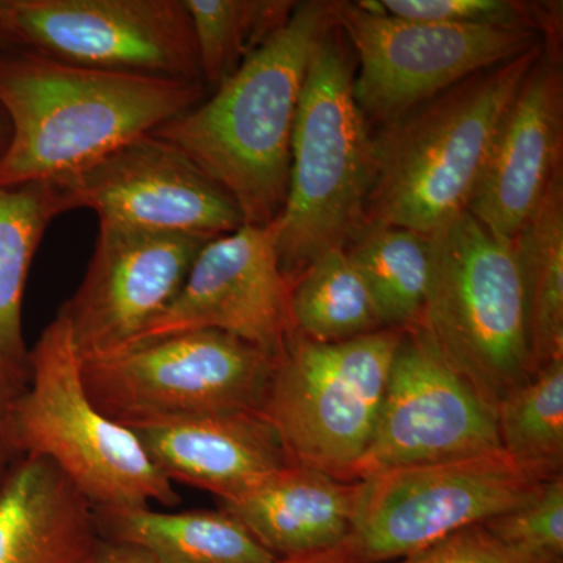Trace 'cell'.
<instances>
[{
    "label": "cell",
    "mask_w": 563,
    "mask_h": 563,
    "mask_svg": "<svg viewBox=\"0 0 563 563\" xmlns=\"http://www.w3.org/2000/svg\"><path fill=\"white\" fill-rule=\"evenodd\" d=\"M0 35L68 65L203 85L184 0H0Z\"/></svg>",
    "instance_id": "obj_11"
},
{
    "label": "cell",
    "mask_w": 563,
    "mask_h": 563,
    "mask_svg": "<svg viewBox=\"0 0 563 563\" xmlns=\"http://www.w3.org/2000/svg\"><path fill=\"white\" fill-rule=\"evenodd\" d=\"M355 58L339 21L313 52L296 114L287 199L277 220L282 273L346 250L366 228L373 129L354 96Z\"/></svg>",
    "instance_id": "obj_4"
},
{
    "label": "cell",
    "mask_w": 563,
    "mask_h": 563,
    "mask_svg": "<svg viewBox=\"0 0 563 563\" xmlns=\"http://www.w3.org/2000/svg\"><path fill=\"white\" fill-rule=\"evenodd\" d=\"M344 251L368 285L384 328H417L431 279L429 235L368 225Z\"/></svg>",
    "instance_id": "obj_23"
},
{
    "label": "cell",
    "mask_w": 563,
    "mask_h": 563,
    "mask_svg": "<svg viewBox=\"0 0 563 563\" xmlns=\"http://www.w3.org/2000/svg\"><path fill=\"white\" fill-rule=\"evenodd\" d=\"M336 21L355 58V101L372 129L542 43L532 29L399 20L357 2H339Z\"/></svg>",
    "instance_id": "obj_10"
},
{
    "label": "cell",
    "mask_w": 563,
    "mask_h": 563,
    "mask_svg": "<svg viewBox=\"0 0 563 563\" xmlns=\"http://www.w3.org/2000/svg\"><path fill=\"white\" fill-rule=\"evenodd\" d=\"M292 328L322 343L346 342L383 331L368 285L344 250H332L307 266L291 287Z\"/></svg>",
    "instance_id": "obj_24"
},
{
    "label": "cell",
    "mask_w": 563,
    "mask_h": 563,
    "mask_svg": "<svg viewBox=\"0 0 563 563\" xmlns=\"http://www.w3.org/2000/svg\"><path fill=\"white\" fill-rule=\"evenodd\" d=\"M358 483L290 462L236 501L220 504L276 559L321 553L350 536Z\"/></svg>",
    "instance_id": "obj_19"
},
{
    "label": "cell",
    "mask_w": 563,
    "mask_h": 563,
    "mask_svg": "<svg viewBox=\"0 0 563 563\" xmlns=\"http://www.w3.org/2000/svg\"><path fill=\"white\" fill-rule=\"evenodd\" d=\"M99 563H158L140 548L107 542Z\"/></svg>",
    "instance_id": "obj_31"
},
{
    "label": "cell",
    "mask_w": 563,
    "mask_h": 563,
    "mask_svg": "<svg viewBox=\"0 0 563 563\" xmlns=\"http://www.w3.org/2000/svg\"><path fill=\"white\" fill-rule=\"evenodd\" d=\"M336 10L325 0L296 3L287 24L209 98L152 132L217 181L244 224H273L284 210L303 81Z\"/></svg>",
    "instance_id": "obj_1"
},
{
    "label": "cell",
    "mask_w": 563,
    "mask_h": 563,
    "mask_svg": "<svg viewBox=\"0 0 563 563\" xmlns=\"http://www.w3.org/2000/svg\"><path fill=\"white\" fill-rule=\"evenodd\" d=\"M404 331L322 343L292 331L274 355L261 413L291 462L351 483L372 442Z\"/></svg>",
    "instance_id": "obj_7"
},
{
    "label": "cell",
    "mask_w": 563,
    "mask_h": 563,
    "mask_svg": "<svg viewBox=\"0 0 563 563\" xmlns=\"http://www.w3.org/2000/svg\"><path fill=\"white\" fill-rule=\"evenodd\" d=\"M51 184L63 210H92L99 224L207 240L244 224L231 196L184 152L154 133Z\"/></svg>",
    "instance_id": "obj_13"
},
{
    "label": "cell",
    "mask_w": 563,
    "mask_h": 563,
    "mask_svg": "<svg viewBox=\"0 0 563 563\" xmlns=\"http://www.w3.org/2000/svg\"><path fill=\"white\" fill-rule=\"evenodd\" d=\"M210 240L99 224L88 272L62 307L81 361L131 346L176 298Z\"/></svg>",
    "instance_id": "obj_15"
},
{
    "label": "cell",
    "mask_w": 563,
    "mask_h": 563,
    "mask_svg": "<svg viewBox=\"0 0 563 563\" xmlns=\"http://www.w3.org/2000/svg\"><path fill=\"white\" fill-rule=\"evenodd\" d=\"M7 44H9V41H7L5 38H3L2 35H0V49H2V47H5Z\"/></svg>",
    "instance_id": "obj_33"
},
{
    "label": "cell",
    "mask_w": 563,
    "mask_h": 563,
    "mask_svg": "<svg viewBox=\"0 0 563 563\" xmlns=\"http://www.w3.org/2000/svg\"><path fill=\"white\" fill-rule=\"evenodd\" d=\"M501 450L495 409L418 328L396 350L372 442L351 483L409 466Z\"/></svg>",
    "instance_id": "obj_12"
},
{
    "label": "cell",
    "mask_w": 563,
    "mask_h": 563,
    "mask_svg": "<svg viewBox=\"0 0 563 563\" xmlns=\"http://www.w3.org/2000/svg\"><path fill=\"white\" fill-rule=\"evenodd\" d=\"M10 432L20 457L57 465L96 509L180 503L135 433L92 404L60 313L29 352V383L11 404Z\"/></svg>",
    "instance_id": "obj_5"
},
{
    "label": "cell",
    "mask_w": 563,
    "mask_h": 563,
    "mask_svg": "<svg viewBox=\"0 0 563 563\" xmlns=\"http://www.w3.org/2000/svg\"><path fill=\"white\" fill-rule=\"evenodd\" d=\"M13 401H10L7 396L0 393V492L5 485L7 477L16 463L20 455L13 446L10 432V407Z\"/></svg>",
    "instance_id": "obj_30"
},
{
    "label": "cell",
    "mask_w": 563,
    "mask_h": 563,
    "mask_svg": "<svg viewBox=\"0 0 563 563\" xmlns=\"http://www.w3.org/2000/svg\"><path fill=\"white\" fill-rule=\"evenodd\" d=\"M550 477L503 450L377 474L357 481L354 525L340 547L354 563L398 562L523 506Z\"/></svg>",
    "instance_id": "obj_8"
},
{
    "label": "cell",
    "mask_w": 563,
    "mask_h": 563,
    "mask_svg": "<svg viewBox=\"0 0 563 563\" xmlns=\"http://www.w3.org/2000/svg\"><path fill=\"white\" fill-rule=\"evenodd\" d=\"M495 412L504 453L551 476L562 474L563 358L537 368Z\"/></svg>",
    "instance_id": "obj_26"
},
{
    "label": "cell",
    "mask_w": 563,
    "mask_h": 563,
    "mask_svg": "<svg viewBox=\"0 0 563 563\" xmlns=\"http://www.w3.org/2000/svg\"><path fill=\"white\" fill-rule=\"evenodd\" d=\"M542 51L543 41L373 131L366 228L431 235L468 209L504 113Z\"/></svg>",
    "instance_id": "obj_3"
},
{
    "label": "cell",
    "mask_w": 563,
    "mask_h": 563,
    "mask_svg": "<svg viewBox=\"0 0 563 563\" xmlns=\"http://www.w3.org/2000/svg\"><path fill=\"white\" fill-rule=\"evenodd\" d=\"M95 506L57 465L18 459L0 492V563H99Z\"/></svg>",
    "instance_id": "obj_18"
},
{
    "label": "cell",
    "mask_w": 563,
    "mask_h": 563,
    "mask_svg": "<svg viewBox=\"0 0 563 563\" xmlns=\"http://www.w3.org/2000/svg\"><path fill=\"white\" fill-rule=\"evenodd\" d=\"M109 543L146 551L158 563H274L242 521L228 510L161 512L151 506L96 509Z\"/></svg>",
    "instance_id": "obj_20"
},
{
    "label": "cell",
    "mask_w": 563,
    "mask_h": 563,
    "mask_svg": "<svg viewBox=\"0 0 563 563\" xmlns=\"http://www.w3.org/2000/svg\"><path fill=\"white\" fill-rule=\"evenodd\" d=\"M63 210L51 181L0 187V393L14 401L29 383L22 298L49 222Z\"/></svg>",
    "instance_id": "obj_21"
},
{
    "label": "cell",
    "mask_w": 563,
    "mask_h": 563,
    "mask_svg": "<svg viewBox=\"0 0 563 563\" xmlns=\"http://www.w3.org/2000/svg\"><path fill=\"white\" fill-rule=\"evenodd\" d=\"M274 355L231 333L190 331L81 361V376L92 404L122 426L261 412Z\"/></svg>",
    "instance_id": "obj_9"
},
{
    "label": "cell",
    "mask_w": 563,
    "mask_h": 563,
    "mask_svg": "<svg viewBox=\"0 0 563 563\" xmlns=\"http://www.w3.org/2000/svg\"><path fill=\"white\" fill-rule=\"evenodd\" d=\"M533 366L563 358V169L514 239Z\"/></svg>",
    "instance_id": "obj_22"
},
{
    "label": "cell",
    "mask_w": 563,
    "mask_h": 563,
    "mask_svg": "<svg viewBox=\"0 0 563 563\" xmlns=\"http://www.w3.org/2000/svg\"><path fill=\"white\" fill-rule=\"evenodd\" d=\"M290 299L291 285L277 251V221L243 224L199 251L176 298L132 344L172 333L220 331L276 354L295 331Z\"/></svg>",
    "instance_id": "obj_14"
},
{
    "label": "cell",
    "mask_w": 563,
    "mask_h": 563,
    "mask_svg": "<svg viewBox=\"0 0 563 563\" xmlns=\"http://www.w3.org/2000/svg\"><path fill=\"white\" fill-rule=\"evenodd\" d=\"M292 0H184L207 91L217 90L287 24Z\"/></svg>",
    "instance_id": "obj_25"
},
{
    "label": "cell",
    "mask_w": 563,
    "mask_h": 563,
    "mask_svg": "<svg viewBox=\"0 0 563 563\" xmlns=\"http://www.w3.org/2000/svg\"><path fill=\"white\" fill-rule=\"evenodd\" d=\"M395 563H537L504 544L484 523L468 526Z\"/></svg>",
    "instance_id": "obj_29"
},
{
    "label": "cell",
    "mask_w": 563,
    "mask_h": 563,
    "mask_svg": "<svg viewBox=\"0 0 563 563\" xmlns=\"http://www.w3.org/2000/svg\"><path fill=\"white\" fill-rule=\"evenodd\" d=\"M207 98L196 81L84 68L24 52L0 58L11 122L0 187L65 179Z\"/></svg>",
    "instance_id": "obj_2"
},
{
    "label": "cell",
    "mask_w": 563,
    "mask_h": 563,
    "mask_svg": "<svg viewBox=\"0 0 563 563\" xmlns=\"http://www.w3.org/2000/svg\"><path fill=\"white\" fill-rule=\"evenodd\" d=\"M274 563H354L347 558L342 547L331 548L321 553L298 555V558L277 559Z\"/></svg>",
    "instance_id": "obj_32"
},
{
    "label": "cell",
    "mask_w": 563,
    "mask_h": 563,
    "mask_svg": "<svg viewBox=\"0 0 563 563\" xmlns=\"http://www.w3.org/2000/svg\"><path fill=\"white\" fill-rule=\"evenodd\" d=\"M562 163L561 47L543 43L539 60L504 113L466 211L495 235L514 240Z\"/></svg>",
    "instance_id": "obj_16"
},
{
    "label": "cell",
    "mask_w": 563,
    "mask_h": 563,
    "mask_svg": "<svg viewBox=\"0 0 563 563\" xmlns=\"http://www.w3.org/2000/svg\"><path fill=\"white\" fill-rule=\"evenodd\" d=\"M372 13L407 21L459 25H499L544 33V40L562 36V3L518 0H358Z\"/></svg>",
    "instance_id": "obj_27"
},
{
    "label": "cell",
    "mask_w": 563,
    "mask_h": 563,
    "mask_svg": "<svg viewBox=\"0 0 563 563\" xmlns=\"http://www.w3.org/2000/svg\"><path fill=\"white\" fill-rule=\"evenodd\" d=\"M429 242L431 279L417 328L496 409L536 373L515 242L468 211L432 232Z\"/></svg>",
    "instance_id": "obj_6"
},
{
    "label": "cell",
    "mask_w": 563,
    "mask_h": 563,
    "mask_svg": "<svg viewBox=\"0 0 563 563\" xmlns=\"http://www.w3.org/2000/svg\"><path fill=\"white\" fill-rule=\"evenodd\" d=\"M504 544L537 563H563V473L523 506L484 523Z\"/></svg>",
    "instance_id": "obj_28"
},
{
    "label": "cell",
    "mask_w": 563,
    "mask_h": 563,
    "mask_svg": "<svg viewBox=\"0 0 563 563\" xmlns=\"http://www.w3.org/2000/svg\"><path fill=\"white\" fill-rule=\"evenodd\" d=\"M163 476L236 501L290 463L261 412L157 418L125 426Z\"/></svg>",
    "instance_id": "obj_17"
},
{
    "label": "cell",
    "mask_w": 563,
    "mask_h": 563,
    "mask_svg": "<svg viewBox=\"0 0 563 563\" xmlns=\"http://www.w3.org/2000/svg\"><path fill=\"white\" fill-rule=\"evenodd\" d=\"M2 135H3V124H2V121H0V141H2Z\"/></svg>",
    "instance_id": "obj_34"
}]
</instances>
